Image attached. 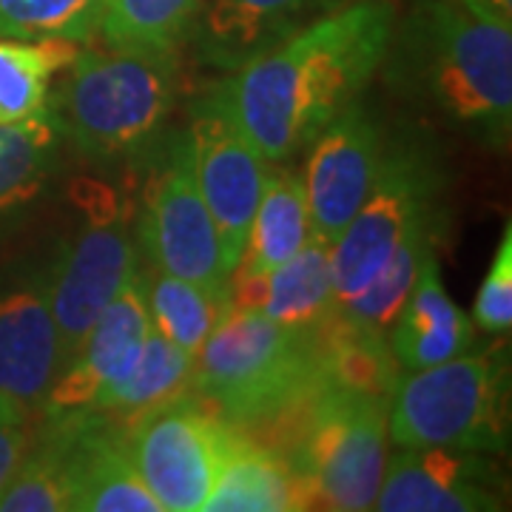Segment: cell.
Listing matches in <instances>:
<instances>
[{
    "mask_svg": "<svg viewBox=\"0 0 512 512\" xmlns=\"http://www.w3.org/2000/svg\"><path fill=\"white\" fill-rule=\"evenodd\" d=\"M396 23L390 0H350L211 83L242 134L271 165L291 163L359 100Z\"/></svg>",
    "mask_w": 512,
    "mask_h": 512,
    "instance_id": "cell-1",
    "label": "cell"
},
{
    "mask_svg": "<svg viewBox=\"0 0 512 512\" xmlns=\"http://www.w3.org/2000/svg\"><path fill=\"white\" fill-rule=\"evenodd\" d=\"M384 89L487 148H504L512 123V26L470 0H413L393 23L379 66Z\"/></svg>",
    "mask_w": 512,
    "mask_h": 512,
    "instance_id": "cell-2",
    "label": "cell"
},
{
    "mask_svg": "<svg viewBox=\"0 0 512 512\" xmlns=\"http://www.w3.org/2000/svg\"><path fill=\"white\" fill-rule=\"evenodd\" d=\"M46 109L66 143L100 168L146 163L168 137L183 89L180 52L80 49Z\"/></svg>",
    "mask_w": 512,
    "mask_h": 512,
    "instance_id": "cell-3",
    "label": "cell"
},
{
    "mask_svg": "<svg viewBox=\"0 0 512 512\" xmlns=\"http://www.w3.org/2000/svg\"><path fill=\"white\" fill-rule=\"evenodd\" d=\"M325 333L231 305L194 356L191 390L237 427H265L328 387Z\"/></svg>",
    "mask_w": 512,
    "mask_h": 512,
    "instance_id": "cell-4",
    "label": "cell"
},
{
    "mask_svg": "<svg viewBox=\"0 0 512 512\" xmlns=\"http://www.w3.org/2000/svg\"><path fill=\"white\" fill-rule=\"evenodd\" d=\"M387 410L390 396L328 384L251 433L291 464L308 510L362 512L373 510L387 464Z\"/></svg>",
    "mask_w": 512,
    "mask_h": 512,
    "instance_id": "cell-5",
    "label": "cell"
},
{
    "mask_svg": "<svg viewBox=\"0 0 512 512\" xmlns=\"http://www.w3.org/2000/svg\"><path fill=\"white\" fill-rule=\"evenodd\" d=\"M396 447H450L501 456L510 444L507 345L470 348L421 370H402L390 393Z\"/></svg>",
    "mask_w": 512,
    "mask_h": 512,
    "instance_id": "cell-6",
    "label": "cell"
},
{
    "mask_svg": "<svg viewBox=\"0 0 512 512\" xmlns=\"http://www.w3.org/2000/svg\"><path fill=\"white\" fill-rule=\"evenodd\" d=\"M444 191L447 171L433 140L410 131L390 134L367 200L330 245L339 305L365 291L404 234L441 220Z\"/></svg>",
    "mask_w": 512,
    "mask_h": 512,
    "instance_id": "cell-7",
    "label": "cell"
},
{
    "mask_svg": "<svg viewBox=\"0 0 512 512\" xmlns=\"http://www.w3.org/2000/svg\"><path fill=\"white\" fill-rule=\"evenodd\" d=\"M72 194L83 208V222L63 239L52 262H46L49 302L60 336L63 367L77 353L94 319L106 311V305L140 268V248L126 205L117 200L114 188L80 180Z\"/></svg>",
    "mask_w": 512,
    "mask_h": 512,
    "instance_id": "cell-8",
    "label": "cell"
},
{
    "mask_svg": "<svg viewBox=\"0 0 512 512\" xmlns=\"http://www.w3.org/2000/svg\"><path fill=\"white\" fill-rule=\"evenodd\" d=\"M151 160V180L137 220L140 251L148 256L151 268L228 299L231 271L222 256L214 217L197 185L191 134H171Z\"/></svg>",
    "mask_w": 512,
    "mask_h": 512,
    "instance_id": "cell-9",
    "label": "cell"
},
{
    "mask_svg": "<svg viewBox=\"0 0 512 512\" xmlns=\"http://www.w3.org/2000/svg\"><path fill=\"white\" fill-rule=\"evenodd\" d=\"M228 436L231 424L191 387L126 424L131 464L163 512H202Z\"/></svg>",
    "mask_w": 512,
    "mask_h": 512,
    "instance_id": "cell-10",
    "label": "cell"
},
{
    "mask_svg": "<svg viewBox=\"0 0 512 512\" xmlns=\"http://www.w3.org/2000/svg\"><path fill=\"white\" fill-rule=\"evenodd\" d=\"M191 151L200 194L222 242V256L234 274L248 245L256 205L271 163L242 134L220 97L205 86L191 103Z\"/></svg>",
    "mask_w": 512,
    "mask_h": 512,
    "instance_id": "cell-11",
    "label": "cell"
},
{
    "mask_svg": "<svg viewBox=\"0 0 512 512\" xmlns=\"http://www.w3.org/2000/svg\"><path fill=\"white\" fill-rule=\"evenodd\" d=\"M387 126L365 100H353L316 137L305 160L313 234L336 242L367 200L387 148Z\"/></svg>",
    "mask_w": 512,
    "mask_h": 512,
    "instance_id": "cell-12",
    "label": "cell"
},
{
    "mask_svg": "<svg viewBox=\"0 0 512 512\" xmlns=\"http://www.w3.org/2000/svg\"><path fill=\"white\" fill-rule=\"evenodd\" d=\"M40 421L57 441L72 512H163L131 464L123 421L89 407Z\"/></svg>",
    "mask_w": 512,
    "mask_h": 512,
    "instance_id": "cell-13",
    "label": "cell"
},
{
    "mask_svg": "<svg viewBox=\"0 0 512 512\" xmlns=\"http://www.w3.org/2000/svg\"><path fill=\"white\" fill-rule=\"evenodd\" d=\"M504 476L490 453L450 447H399L387 458L373 510L498 512Z\"/></svg>",
    "mask_w": 512,
    "mask_h": 512,
    "instance_id": "cell-14",
    "label": "cell"
},
{
    "mask_svg": "<svg viewBox=\"0 0 512 512\" xmlns=\"http://www.w3.org/2000/svg\"><path fill=\"white\" fill-rule=\"evenodd\" d=\"M60 370L49 274L35 268L0 285V399L40 419Z\"/></svg>",
    "mask_w": 512,
    "mask_h": 512,
    "instance_id": "cell-15",
    "label": "cell"
},
{
    "mask_svg": "<svg viewBox=\"0 0 512 512\" xmlns=\"http://www.w3.org/2000/svg\"><path fill=\"white\" fill-rule=\"evenodd\" d=\"M148 330L151 316L146 302V268H137L123 291L94 319L77 353L57 376L43 413H66L86 407L94 410L137 362Z\"/></svg>",
    "mask_w": 512,
    "mask_h": 512,
    "instance_id": "cell-16",
    "label": "cell"
},
{
    "mask_svg": "<svg viewBox=\"0 0 512 512\" xmlns=\"http://www.w3.org/2000/svg\"><path fill=\"white\" fill-rule=\"evenodd\" d=\"M350 0H202L188 46L197 63L228 74Z\"/></svg>",
    "mask_w": 512,
    "mask_h": 512,
    "instance_id": "cell-17",
    "label": "cell"
},
{
    "mask_svg": "<svg viewBox=\"0 0 512 512\" xmlns=\"http://www.w3.org/2000/svg\"><path fill=\"white\" fill-rule=\"evenodd\" d=\"M228 299L237 308L265 313L285 328L325 333L339 319L330 242L311 234L288 262L265 279L231 276Z\"/></svg>",
    "mask_w": 512,
    "mask_h": 512,
    "instance_id": "cell-18",
    "label": "cell"
},
{
    "mask_svg": "<svg viewBox=\"0 0 512 512\" xmlns=\"http://www.w3.org/2000/svg\"><path fill=\"white\" fill-rule=\"evenodd\" d=\"M66 148L49 109L0 126V231L23 225L55 197L66 177Z\"/></svg>",
    "mask_w": 512,
    "mask_h": 512,
    "instance_id": "cell-19",
    "label": "cell"
},
{
    "mask_svg": "<svg viewBox=\"0 0 512 512\" xmlns=\"http://www.w3.org/2000/svg\"><path fill=\"white\" fill-rule=\"evenodd\" d=\"M387 345L402 370H421L473 348V319L444 291L439 259L430 256L413 291L387 328Z\"/></svg>",
    "mask_w": 512,
    "mask_h": 512,
    "instance_id": "cell-20",
    "label": "cell"
},
{
    "mask_svg": "<svg viewBox=\"0 0 512 512\" xmlns=\"http://www.w3.org/2000/svg\"><path fill=\"white\" fill-rule=\"evenodd\" d=\"M308 510L302 484L285 456L256 433L231 424L214 493L202 512H291Z\"/></svg>",
    "mask_w": 512,
    "mask_h": 512,
    "instance_id": "cell-21",
    "label": "cell"
},
{
    "mask_svg": "<svg viewBox=\"0 0 512 512\" xmlns=\"http://www.w3.org/2000/svg\"><path fill=\"white\" fill-rule=\"evenodd\" d=\"M313 234L308 188L302 168L276 163L268 171L262 197L248 231V245L231 276L265 279L282 262H288Z\"/></svg>",
    "mask_w": 512,
    "mask_h": 512,
    "instance_id": "cell-22",
    "label": "cell"
},
{
    "mask_svg": "<svg viewBox=\"0 0 512 512\" xmlns=\"http://www.w3.org/2000/svg\"><path fill=\"white\" fill-rule=\"evenodd\" d=\"M77 46L80 43L60 37H0V126L20 123L46 109L52 83L80 52Z\"/></svg>",
    "mask_w": 512,
    "mask_h": 512,
    "instance_id": "cell-23",
    "label": "cell"
},
{
    "mask_svg": "<svg viewBox=\"0 0 512 512\" xmlns=\"http://www.w3.org/2000/svg\"><path fill=\"white\" fill-rule=\"evenodd\" d=\"M441 231H444V220H433L404 234L402 242L393 248V254L387 256V262L379 268V274L370 279L365 291L345 305H339V313L350 328L387 333L407 293L413 291L424 262L436 254Z\"/></svg>",
    "mask_w": 512,
    "mask_h": 512,
    "instance_id": "cell-24",
    "label": "cell"
},
{
    "mask_svg": "<svg viewBox=\"0 0 512 512\" xmlns=\"http://www.w3.org/2000/svg\"><path fill=\"white\" fill-rule=\"evenodd\" d=\"M191 373H194V353L177 348L160 330L151 328L137 362L97 402L94 410H103L111 419L128 424L151 407L185 393L191 387Z\"/></svg>",
    "mask_w": 512,
    "mask_h": 512,
    "instance_id": "cell-25",
    "label": "cell"
},
{
    "mask_svg": "<svg viewBox=\"0 0 512 512\" xmlns=\"http://www.w3.org/2000/svg\"><path fill=\"white\" fill-rule=\"evenodd\" d=\"M202 0H106L97 37L109 49L180 52L194 35Z\"/></svg>",
    "mask_w": 512,
    "mask_h": 512,
    "instance_id": "cell-26",
    "label": "cell"
},
{
    "mask_svg": "<svg viewBox=\"0 0 512 512\" xmlns=\"http://www.w3.org/2000/svg\"><path fill=\"white\" fill-rule=\"evenodd\" d=\"M146 302L151 328H157L165 339L194 356L231 308V299H220L200 285L165 274L160 268H146Z\"/></svg>",
    "mask_w": 512,
    "mask_h": 512,
    "instance_id": "cell-27",
    "label": "cell"
},
{
    "mask_svg": "<svg viewBox=\"0 0 512 512\" xmlns=\"http://www.w3.org/2000/svg\"><path fill=\"white\" fill-rule=\"evenodd\" d=\"M106 0H0V37L97 40Z\"/></svg>",
    "mask_w": 512,
    "mask_h": 512,
    "instance_id": "cell-28",
    "label": "cell"
},
{
    "mask_svg": "<svg viewBox=\"0 0 512 512\" xmlns=\"http://www.w3.org/2000/svg\"><path fill=\"white\" fill-rule=\"evenodd\" d=\"M473 322L487 333H507L512 328V228L504 231L493 265L478 288Z\"/></svg>",
    "mask_w": 512,
    "mask_h": 512,
    "instance_id": "cell-29",
    "label": "cell"
},
{
    "mask_svg": "<svg viewBox=\"0 0 512 512\" xmlns=\"http://www.w3.org/2000/svg\"><path fill=\"white\" fill-rule=\"evenodd\" d=\"M35 416L0 399V490L15 476L18 464L35 439Z\"/></svg>",
    "mask_w": 512,
    "mask_h": 512,
    "instance_id": "cell-30",
    "label": "cell"
}]
</instances>
